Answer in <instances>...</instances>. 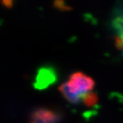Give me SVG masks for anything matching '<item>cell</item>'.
Wrapping results in <instances>:
<instances>
[{
  "instance_id": "6da1fadb",
  "label": "cell",
  "mask_w": 123,
  "mask_h": 123,
  "mask_svg": "<svg viewBox=\"0 0 123 123\" xmlns=\"http://www.w3.org/2000/svg\"><path fill=\"white\" fill-rule=\"evenodd\" d=\"M95 87L93 79L82 72H75L70 76L68 80L62 84L59 91L70 103L77 104L82 102L84 96L93 91Z\"/></svg>"
},
{
  "instance_id": "7a4b0ae2",
  "label": "cell",
  "mask_w": 123,
  "mask_h": 123,
  "mask_svg": "<svg viewBox=\"0 0 123 123\" xmlns=\"http://www.w3.org/2000/svg\"><path fill=\"white\" fill-rule=\"evenodd\" d=\"M60 115L53 109L39 108L35 109L31 114L29 123H58Z\"/></svg>"
},
{
  "instance_id": "3957f363",
  "label": "cell",
  "mask_w": 123,
  "mask_h": 123,
  "mask_svg": "<svg viewBox=\"0 0 123 123\" xmlns=\"http://www.w3.org/2000/svg\"><path fill=\"white\" fill-rule=\"evenodd\" d=\"M56 80V74L50 68H42L39 70L36 79L37 88H45Z\"/></svg>"
},
{
  "instance_id": "277c9868",
  "label": "cell",
  "mask_w": 123,
  "mask_h": 123,
  "mask_svg": "<svg viewBox=\"0 0 123 123\" xmlns=\"http://www.w3.org/2000/svg\"><path fill=\"white\" fill-rule=\"evenodd\" d=\"M117 10L113 19V26L117 33V44L119 48H123V7Z\"/></svg>"
},
{
  "instance_id": "5b68a950",
  "label": "cell",
  "mask_w": 123,
  "mask_h": 123,
  "mask_svg": "<svg viewBox=\"0 0 123 123\" xmlns=\"http://www.w3.org/2000/svg\"><path fill=\"white\" fill-rule=\"evenodd\" d=\"M98 96L95 93H93V91L91 93H87L82 99L83 104L87 107H92L94 106V105L98 102Z\"/></svg>"
}]
</instances>
